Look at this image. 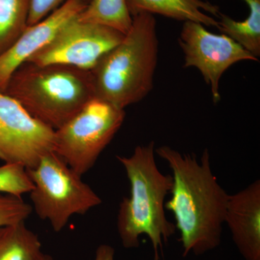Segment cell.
I'll return each mask as SVG.
<instances>
[{"label":"cell","mask_w":260,"mask_h":260,"mask_svg":"<svg viewBox=\"0 0 260 260\" xmlns=\"http://www.w3.org/2000/svg\"><path fill=\"white\" fill-rule=\"evenodd\" d=\"M26 171L34 184L30 192L32 210L55 232H60L73 215H85L102 203L81 176L54 152Z\"/></svg>","instance_id":"5"},{"label":"cell","mask_w":260,"mask_h":260,"mask_svg":"<svg viewBox=\"0 0 260 260\" xmlns=\"http://www.w3.org/2000/svg\"><path fill=\"white\" fill-rule=\"evenodd\" d=\"M30 0H0V56L27 28Z\"/></svg>","instance_id":"16"},{"label":"cell","mask_w":260,"mask_h":260,"mask_svg":"<svg viewBox=\"0 0 260 260\" xmlns=\"http://www.w3.org/2000/svg\"><path fill=\"white\" fill-rule=\"evenodd\" d=\"M131 28L90 70L95 98L124 109L153 88L158 39L153 15L133 16Z\"/></svg>","instance_id":"3"},{"label":"cell","mask_w":260,"mask_h":260,"mask_svg":"<svg viewBox=\"0 0 260 260\" xmlns=\"http://www.w3.org/2000/svg\"><path fill=\"white\" fill-rule=\"evenodd\" d=\"M132 16L139 13L158 14L167 18L193 21L218 28L220 10L217 5L203 0H126Z\"/></svg>","instance_id":"12"},{"label":"cell","mask_w":260,"mask_h":260,"mask_svg":"<svg viewBox=\"0 0 260 260\" xmlns=\"http://www.w3.org/2000/svg\"><path fill=\"white\" fill-rule=\"evenodd\" d=\"M249 8L245 20L237 21L226 17L222 22L224 34L253 54L260 52V0H242Z\"/></svg>","instance_id":"15"},{"label":"cell","mask_w":260,"mask_h":260,"mask_svg":"<svg viewBox=\"0 0 260 260\" xmlns=\"http://www.w3.org/2000/svg\"><path fill=\"white\" fill-rule=\"evenodd\" d=\"M42 243L25 223L0 227V260H36Z\"/></svg>","instance_id":"13"},{"label":"cell","mask_w":260,"mask_h":260,"mask_svg":"<svg viewBox=\"0 0 260 260\" xmlns=\"http://www.w3.org/2000/svg\"><path fill=\"white\" fill-rule=\"evenodd\" d=\"M54 130L95 98L91 73L64 64L25 61L11 75L4 92Z\"/></svg>","instance_id":"4"},{"label":"cell","mask_w":260,"mask_h":260,"mask_svg":"<svg viewBox=\"0 0 260 260\" xmlns=\"http://www.w3.org/2000/svg\"><path fill=\"white\" fill-rule=\"evenodd\" d=\"M54 146L55 130L0 91V160L34 169Z\"/></svg>","instance_id":"7"},{"label":"cell","mask_w":260,"mask_h":260,"mask_svg":"<svg viewBox=\"0 0 260 260\" xmlns=\"http://www.w3.org/2000/svg\"><path fill=\"white\" fill-rule=\"evenodd\" d=\"M155 152L172 171V198L165 209L175 218L183 256L213 250L221 242L229 194L212 172L209 151L205 149L200 161L195 154L181 153L168 145Z\"/></svg>","instance_id":"1"},{"label":"cell","mask_w":260,"mask_h":260,"mask_svg":"<svg viewBox=\"0 0 260 260\" xmlns=\"http://www.w3.org/2000/svg\"><path fill=\"white\" fill-rule=\"evenodd\" d=\"M67 0H30L27 25H32L50 15Z\"/></svg>","instance_id":"19"},{"label":"cell","mask_w":260,"mask_h":260,"mask_svg":"<svg viewBox=\"0 0 260 260\" xmlns=\"http://www.w3.org/2000/svg\"><path fill=\"white\" fill-rule=\"evenodd\" d=\"M77 18L84 23L115 29L124 35L133 20L126 0H90Z\"/></svg>","instance_id":"14"},{"label":"cell","mask_w":260,"mask_h":260,"mask_svg":"<svg viewBox=\"0 0 260 260\" xmlns=\"http://www.w3.org/2000/svg\"><path fill=\"white\" fill-rule=\"evenodd\" d=\"M179 47L184 54V68H194L209 85L214 104L221 99L220 80L233 64L257 58L230 37L210 32L203 24L184 22L179 35Z\"/></svg>","instance_id":"9"},{"label":"cell","mask_w":260,"mask_h":260,"mask_svg":"<svg viewBox=\"0 0 260 260\" xmlns=\"http://www.w3.org/2000/svg\"><path fill=\"white\" fill-rule=\"evenodd\" d=\"M115 251L114 248L108 244H102L95 251V260H114Z\"/></svg>","instance_id":"20"},{"label":"cell","mask_w":260,"mask_h":260,"mask_svg":"<svg viewBox=\"0 0 260 260\" xmlns=\"http://www.w3.org/2000/svg\"><path fill=\"white\" fill-rule=\"evenodd\" d=\"M155 142L138 145L129 157L119 156L130 184L129 197L123 198L117 215V230L124 247L138 248L140 236H148L154 251V260L160 259L164 243L177 231L166 216L165 199L173 186L172 175H166L157 167Z\"/></svg>","instance_id":"2"},{"label":"cell","mask_w":260,"mask_h":260,"mask_svg":"<svg viewBox=\"0 0 260 260\" xmlns=\"http://www.w3.org/2000/svg\"><path fill=\"white\" fill-rule=\"evenodd\" d=\"M32 189L34 184L25 168L8 164L0 167V193L22 198Z\"/></svg>","instance_id":"17"},{"label":"cell","mask_w":260,"mask_h":260,"mask_svg":"<svg viewBox=\"0 0 260 260\" xmlns=\"http://www.w3.org/2000/svg\"><path fill=\"white\" fill-rule=\"evenodd\" d=\"M84 1H85V2H86L87 3H88L89 1H90V0H84Z\"/></svg>","instance_id":"22"},{"label":"cell","mask_w":260,"mask_h":260,"mask_svg":"<svg viewBox=\"0 0 260 260\" xmlns=\"http://www.w3.org/2000/svg\"><path fill=\"white\" fill-rule=\"evenodd\" d=\"M125 116L124 109L94 98L55 130L54 153L83 177L120 129Z\"/></svg>","instance_id":"6"},{"label":"cell","mask_w":260,"mask_h":260,"mask_svg":"<svg viewBox=\"0 0 260 260\" xmlns=\"http://www.w3.org/2000/svg\"><path fill=\"white\" fill-rule=\"evenodd\" d=\"M32 212L31 205L22 198L0 193V227L25 223Z\"/></svg>","instance_id":"18"},{"label":"cell","mask_w":260,"mask_h":260,"mask_svg":"<svg viewBox=\"0 0 260 260\" xmlns=\"http://www.w3.org/2000/svg\"><path fill=\"white\" fill-rule=\"evenodd\" d=\"M77 17L26 61L38 65H68L90 71L124 39V34L115 29L84 23Z\"/></svg>","instance_id":"8"},{"label":"cell","mask_w":260,"mask_h":260,"mask_svg":"<svg viewBox=\"0 0 260 260\" xmlns=\"http://www.w3.org/2000/svg\"><path fill=\"white\" fill-rule=\"evenodd\" d=\"M245 260H260V181L229 194L225 223Z\"/></svg>","instance_id":"11"},{"label":"cell","mask_w":260,"mask_h":260,"mask_svg":"<svg viewBox=\"0 0 260 260\" xmlns=\"http://www.w3.org/2000/svg\"><path fill=\"white\" fill-rule=\"evenodd\" d=\"M36 260H54V259L49 254H44L42 252Z\"/></svg>","instance_id":"21"},{"label":"cell","mask_w":260,"mask_h":260,"mask_svg":"<svg viewBox=\"0 0 260 260\" xmlns=\"http://www.w3.org/2000/svg\"><path fill=\"white\" fill-rule=\"evenodd\" d=\"M87 4L84 0H67L39 23L27 26L13 46L0 56V91L4 92L17 68L49 44L64 25L85 9Z\"/></svg>","instance_id":"10"}]
</instances>
